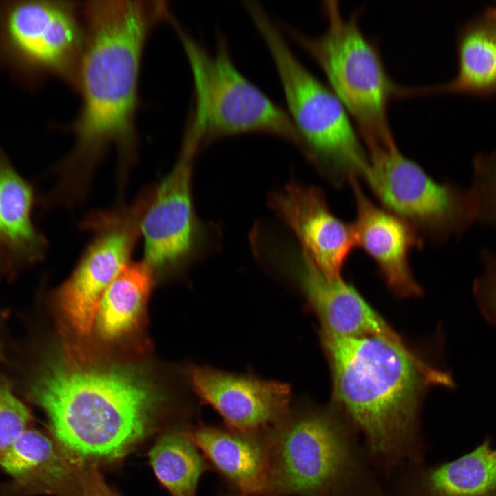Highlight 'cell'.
Segmentation results:
<instances>
[{
    "label": "cell",
    "instance_id": "d4e9b609",
    "mask_svg": "<svg viewBox=\"0 0 496 496\" xmlns=\"http://www.w3.org/2000/svg\"><path fill=\"white\" fill-rule=\"evenodd\" d=\"M483 273L475 280L473 294L486 319L496 325V255L482 253Z\"/></svg>",
    "mask_w": 496,
    "mask_h": 496
},
{
    "label": "cell",
    "instance_id": "30bf717a",
    "mask_svg": "<svg viewBox=\"0 0 496 496\" xmlns=\"http://www.w3.org/2000/svg\"><path fill=\"white\" fill-rule=\"evenodd\" d=\"M149 200V191L143 189L130 204L94 211L81 221L92 238L72 275L56 293L61 312L77 333L92 332L102 296L130 262Z\"/></svg>",
    "mask_w": 496,
    "mask_h": 496
},
{
    "label": "cell",
    "instance_id": "83f0119b",
    "mask_svg": "<svg viewBox=\"0 0 496 496\" xmlns=\"http://www.w3.org/2000/svg\"><path fill=\"white\" fill-rule=\"evenodd\" d=\"M238 496H241V495H238Z\"/></svg>",
    "mask_w": 496,
    "mask_h": 496
},
{
    "label": "cell",
    "instance_id": "ffe728a7",
    "mask_svg": "<svg viewBox=\"0 0 496 496\" xmlns=\"http://www.w3.org/2000/svg\"><path fill=\"white\" fill-rule=\"evenodd\" d=\"M486 436L473 450L425 468L412 485V496H496V448Z\"/></svg>",
    "mask_w": 496,
    "mask_h": 496
},
{
    "label": "cell",
    "instance_id": "8992f818",
    "mask_svg": "<svg viewBox=\"0 0 496 496\" xmlns=\"http://www.w3.org/2000/svg\"><path fill=\"white\" fill-rule=\"evenodd\" d=\"M187 56L194 83V106L189 124L202 145L249 132H263L287 140L300 149L301 141L288 113L236 67L221 33L216 50L171 21Z\"/></svg>",
    "mask_w": 496,
    "mask_h": 496
},
{
    "label": "cell",
    "instance_id": "277c9868",
    "mask_svg": "<svg viewBox=\"0 0 496 496\" xmlns=\"http://www.w3.org/2000/svg\"><path fill=\"white\" fill-rule=\"evenodd\" d=\"M249 14L275 64L287 112L300 138V150L337 187L364 179L368 154L344 105L297 58L264 7L255 6Z\"/></svg>",
    "mask_w": 496,
    "mask_h": 496
},
{
    "label": "cell",
    "instance_id": "cb8c5ba5",
    "mask_svg": "<svg viewBox=\"0 0 496 496\" xmlns=\"http://www.w3.org/2000/svg\"><path fill=\"white\" fill-rule=\"evenodd\" d=\"M32 420L28 407L15 396L8 382L0 377V455L30 428Z\"/></svg>",
    "mask_w": 496,
    "mask_h": 496
},
{
    "label": "cell",
    "instance_id": "2e32d148",
    "mask_svg": "<svg viewBox=\"0 0 496 496\" xmlns=\"http://www.w3.org/2000/svg\"><path fill=\"white\" fill-rule=\"evenodd\" d=\"M11 480L3 496H81L79 460L43 432L28 428L0 455Z\"/></svg>",
    "mask_w": 496,
    "mask_h": 496
},
{
    "label": "cell",
    "instance_id": "52a82bcc",
    "mask_svg": "<svg viewBox=\"0 0 496 496\" xmlns=\"http://www.w3.org/2000/svg\"><path fill=\"white\" fill-rule=\"evenodd\" d=\"M344 417L334 407L290 409L267 430L264 496H335L353 479L355 453Z\"/></svg>",
    "mask_w": 496,
    "mask_h": 496
},
{
    "label": "cell",
    "instance_id": "6da1fadb",
    "mask_svg": "<svg viewBox=\"0 0 496 496\" xmlns=\"http://www.w3.org/2000/svg\"><path fill=\"white\" fill-rule=\"evenodd\" d=\"M80 11L85 32L76 86L81 109L71 127L72 149L52 169V191L68 203L84 199L95 167L112 147L118 154V187H123L137 158L143 52L152 28L169 14L163 1H87Z\"/></svg>",
    "mask_w": 496,
    "mask_h": 496
},
{
    "label": "cell",
    "instance_id": "5bb4252c",
    "mask_svg": "<svg viewBox=\"0 0 496 496\" xmlns=\"http://www.w3.org/2000/svg\"><path fill=\"white\" fill-rule=\"evenodd\" d=\"M349 185L356 207L353 224L357 246L373 260L395 295L402 298L420 296L422 290L413 276L409 254L413 249L422 247L423 238L406 220L370 199L358 179Z\"/></svg>",
    "mask_w": 496,
    "mask_h": 496
},
{
    "label": "cell",
    "instance_id": "e0dca14e",
    "mask_svg": "<svg viewBox=\"0 0 496 496\" xmlns=\"http://www.w3.org/2000/svg\"><path fill=\"white\" fill-rule=\"evenodd\" d=\"M457 70L446 82L406 87L405 96L451 94L496 98V6L485 8L458 29Z\"/></svg>",
    "mask_w": 496,
    "mask_h": 496
},
{
    "label": "cell",
    "instance_id": "4fadbf2b",
    "mask_svg": "<svg viewBox=\"0 0 496 496\" xmlns=\"http://www.w3.org/2000/svg\"><path fill=\"white\" fill-rule=\"evenodd\" d=\"M190 380L199 397L211 405L231 429L265 431L291 409V389L282 382L205 366L192 368Z\"/></svg>",
    "mask_w": 496,
    "mask_h": 496
},
{
    "label": "cell",
    "instance_id": "4316f807",
    "mask_svg": "<svg viewBox=\"0 0 496 496\" xmlns=\"http://www.w3.org/2000/svg\"><path fill=\"white\" fill-rule=\"evenodd\" d=\"M5 358V347L2 338L0 335V362H3Z\"/></svg>",
    "mask_w": 496,
    "mask_h": 496
},
{
    "label": "cell",
    "instance_id": "9c48e42d",
    "mask_svg": "<svg viewBox=\"0 0 496 496\" xmlns=\"http://www.w3.org/2000/svg\"><path fill=\"white\" fill-rule=\"evenodd\" d=\"M84 40L76 1H0V61L27 81L54 76L76 89Z\"/></svg>",
    "mask_w": 496,
    "mask_h": 496
},
{
    "label": "cell",
    "instance_id": "3957f363",
    "mask_svg": "<svg viewBox=\"0 0 496 496\" xmlns=\"http://www.w3.org/2000/svg\"><path fill=\"white\" fill-rule=\"evenodd\" d=\"M320 335L333 406L362 431L378 457L393 461L406 454L426 393L435 386L454 387L451 373L420 358L404 340Z\"/></svg>",
    "mask_w": 496,
    "mask_h": 496
},
{
    "label": "cell",
    "instance_id": "44dd1931",
    "mask_svg": "<svg viewBox=\"0 0 496 496\" xmlns=\"http://www.w3.org/2000/svg\"><path fill=\"white\" fill-rule=\"evenodd\" d=\"M154 274L142 260L130 262L105 291L96 322L105 338H117L136 322L152 284Z\"/></svg>",
    "mask_w": 496,
    "mask_h": 496
},
{
    "label": "cell",
    "instance_id": "7402d4cb",
    "mask_svg": "<svg viewBox=\"0 0 496 496\" xmlns=\"http://www.w3.org/2000/svg\"><path fill=\"white\" fill-rule=\"evenodd\" d=\"M191 433L172 430L156 440L149 453L150 464L171 496H196L207 465Z\"/></svg>",
    "mask_w": 496,
    "mask_h": 496
},
{
    "label": "cell",
    "instance_id": "7c38bea8",
    "mask_svg": "<svg viewBox=\"0 0 496 496\" xmlns=\"http://www.w3.org/2000/svg\"><path fill=\"white\" fill-rule=\"evenodd\" d=\"M270 206L298 238L301 249L328 278H341L357 246L353 224L332 213L318 187L292 183L273 193Z\"/></svg>",
    "mask_w": 496,
    "mask_h": 496
},
{
    "label": "cell",
    "instance_id": "9a60e30c",
    "mask_svg": "<svg viewBox=\"0 0 496 496\" xmlns=\"http://www.w3.org/2000/svg\"><path fill=\"white\" fill-rule=\"evenodd\" d=\"M291 259L299 285L320 322L321 332L403 340L354 286L342 278H328L302 250Z\"/></svg>",
    "mask_w": 496,
    "mask_h": 496
},
{
    "label": "cell",
    "instance_id": "8fae6325",
    "mask_svg": "<svg viewBox=\"0 0 496 496\" xmlns=\"http://www.w3.org/2000/svg\"><path fill=\"white\" fill-rule=\"evenodd\" d=\"M198 141L184 136L177 161L169 174L154 185L141 224L143 261L154 273H172L199 254L204 227L192 196V174Z\"/></svg>",
    "mask_w": 496,
    "mask_h": 496
},
{
    "label": "cell",
    "instance_id": "7a4b0ae2",
    "mask_svg": "<svg viewBox=\"0 0 496 496\" xmlns=\"http://www.w3.org/2000/svg\"><path fill=\"white\" fill-rule=\"evenodd\" d=\"M23 380L27 399L48 416L53 438L81 462L123 457L149 433L154 393L131 370L50 355Z\"/></svg>",
    "mask_w": 496,
    "mask_h": 496
},
{
    "label": "cell",
    "instance_id": "ba28073f",
    "mask_svg": "<svg viewBox=\"0 0 496 496\" xmlns=\"http://www.w3.org/2000/svg\"><path fill=\"white\" fill-rule=\"evenodd\" d=\"M369 157L366 183L383 207L437 243L461 236L477 220L473 194L450 183H440L405 156L395 140L365 147Z\"/></svg>",
    "mask_w": 496,
    "mask_h": 496
},
{
    "label": "cell",
    "instance_id": "5b68a950",
    "mask_svg": "<svg viewBox=\"0 0 496 496\" xmlns=\"http://www.w3.org/2000/svg\"><path fill=\"white\" fill-rule=\"evenodd\" d=\"M327 28L311 36L282 23L316 61L352 118L364 146L395 139L389 120L402 86L389 74L378 45L362 31L360 11L344 17L337 1L322 3Z\"/></svg>",
    "mask_w": 496,
    "mask_h": 496
},
{
    "label": "cell",
    "instance_id": "ac0fdd59",
    "mask_svg": "<svg viewBox=\"0 0 496 496\" xmlns=\"http://www.w3.org/2000/svg\"><path fill=\"white\" fill-rule=\"evenodd\" d=\"M267 431L201 426L191 433L198 448L241 496H264L269 475Z\"/></svg>",
    "mask_w": 496,
    "mask_h": 496
},
{
    "label": "cell",
    "instance_id": "603a6c76",
    "mask_svg": "<svg viewBox=\"0 0 496 496\" xmlns=\"http://www.w3.org/2000/svg\"><path fill=\"white\" fill-rule=\"evenodd\" d=\"M470 189L477 208V220L496 227V149L476 155Z\"/></svg>",
    "mask_w": 496,
    "mask_h": 496
},
{
    "label": "cell",
    "instance_id": "484cf974",
    "mask_svg": "<svg viewBox=\"0 0 496 496\" xmlns=\"http://www.w3.org/2000/svg\"><path fill=\"white\" fill-rule=\"evenodd\" d=\"M81 496H117L107 484L95 464L79 462Z\"/></svg>",
    "mask_w": 496,
    "mask_h": 496
},
{
    "label": "cell",
    "instance_id": "d6986e66",
    "mask_svg": "<svg viewBox=\"0 0 496 496\" xmlns=\"http://www.w3.org/2000/svg\"><path fill=\"white\" fill-rule=\"evenodd\" d=\"M35 193L0 150V254L11 268L44 258L47 241L33 223Z\"/></svg>",
    "mask_w": 496,
    "mask_h": 496
}]
</instances>
